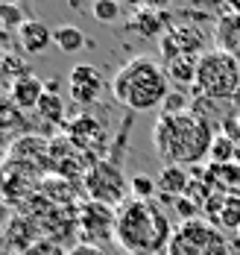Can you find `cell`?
Here are the masks:
<instances>
[{"label":"cell","instance_id":"obj_1","mask_svg":"<svg viewBox=\"0 0 240 255\" xmlns=\"http://www.w3.org/2000/svg\"><path fill=\"white\" fill-rule=\"evenodd\" d=\"M214 135H217L214 121L196 109L182 112V115H164L161 112L156 127H153V147L164 161V167L167 164L199 167V161L208 158V153H211Z\"/></svg>","mask_w":240,"mask_h":255},{"label":"cell","instance_id":"obj_2","mask_svg":"<svg viewBox=\"0 0 240 255\" xmlns=\"http://www.w3.org/2000/svg\"><path fill=\"white\" fill-rule=\"evenodd\" d=\"M167 211L156 200H126L117 208L114 241L129 255H164L173 238Z\"/></svg>","mask_w":240,"mask_h":255},{"label":"cell","instance_id":"obj_3","mask_svg":"<svg viewBox=\"0 0 240 255\" xmlns=\"http://www.w3.org/2000/svg\"><path fill=\"white\" fill-rule=\"evenodd\" d=\"M111 94L129 112H153V109L164 106L167 94H170L167 68L156 62L153 56H135L114 74Z\"/></svg>","mask_w":240,"mask_h":255},{"label":"cell","instance_id":"obj_4","mask_svg":"<svg viewBox=\"0 0 240 255\" xmlns=\"http://www.w3.org/2000/svg\"><path fill=\"white\" fill-rule=\"evenodd\" d=\"M129 127H132V118H126V124H123V129H120L117 144L111 147V155H108V158H100V161H94V164L85 170V194H88V200L111 205V208H120V205L126 203L129 182H126L123 167H120V150H123V141H126Z\"/></svg>","mask_w":240,"mask_h":255},{"label":"cell","instance_id":"obj_5","mask_svg":"<svg viewBox=\"0 0 240 255\" xmlns=\"http://www.w3.org/2000/svg\"><path fill=\"white\" fill-rule=\"evenodd\" d=\"M240 88V62L223 50H205L196 65L193 91L202 100H229Z\"/></svg>","mask_w":240,"mask_h":255},{"label":"cell","instance_id":"obj_6","mask_svg":"<svg viewBox=\"0 0 240 255\" xmlns=\"http://www.w3.org/2000/svg\"><path fill=\"white\" fill-rule=\"evenodd\" d=\"M167 255H232L229 253V241L226 235L211 226L208 220H190V223H179L173 238H170V247Z\"/></svg>","mask_w":240,"mask_h":255},{"label":"cell","instance_id":"obj_7","mask_svg":"<svg viewBox=\"0 0 240 255\" xmlns=\"http://www.w3.org/2000/svg\"><path fill=\"white\" fill-rule=\"evenodd\" d=\"M114 226H117V208L111 205L88 200L77 214L82 244H91V247H100V241H114Z\"/></svg>","mask_w":240,"mask_h":255},{"label":"cell","instance_id":"obj_8","mask_svg":"<svg viewBox=\"0 0 240 255\" xmlns=\"http://www.w3.org/2000/svg\"><path fill=\"white\" fill-rule=\"evenodd\" d=\"M202 32L193 29V26H170L164 35H161V59L164 65L179 59V56H202L199 47H202Z\"/></svg>","mask_w":240,"mask_h":255},{"label":"cell","instance_id":"obj_9","mask_svg":"<svg viewBox=\"0 0 240 255\" xmlns=\"http://www.w3.org/2000/svg\"><path fill=\"white\" fill-rule=\"evenodd\" d=\"M68 82H71V97L80 106H94L103 94V77L94 65H74Z\"/></svg>","mask_w":240,"mask_h":255},{"label":"cell","instance_id":"obj_10","mask_svg":"<svg viewBox=\"0 0 240 255\" xmlns=\"http://www.w3.org/2000/svg\"><path fill=\"white\" fill-rule=\"evenodd\" d=\"M226 18L217 21V50L229 53L240 62V3L223 6Z\"/></svg>","mask_w":240,"mask_h":255},{"label":"cell","instance_id":"obj_11","mask_svg":"<svg viewBox=\"0 0 240 255\" xmlns=\"http://www.w3.org/2000/svg\"><path fill=\"white\" fill-rule=\"evenodd\" d=\"M41 97H44V82L35 77V74H27V77L15 79V82H12V88H9V100L15 103L21 112L38 109Z\"/></svg>","mask_w":240,"mask_h":255},{"label":"cell","instance_id":"obj_12","mask_svg":"<svg viewBox=\"0 0 240 255\" xmlns=\"http://www.w3.org/2000/svg\"><path fill=\"white\" fill-rule=\"evenodd\" d=\"M18 41L27 53H44L50 44H53V32L44 21H35V18H27L21 29H18Z\"/></svg>","mask_w":240,"mask_h":255},{"label":"cell","instance_id":"obj_13","mask_svg":"<svg viewBox=\"0 0 240 255\" xmlns=\"http://www.w3.org/2000/svg\"><path fill=\"white\" fill-rule=\"evenodd\" d=\"M187 182H190L187 170H185V167H176V164H167V167H161L159 179H156V185H159V194H161V197H164L170 205L176 203L179 197H185Z\"/></svg>","mask_w":240,"mask_h":255},{"label":"cell","instance_id":"obj_14","mask_svg":"<svg viewBox=\"0 0 240 255\" xmlns=\"http://www.w3.org/2000/svg\"><path fill=\"white\" fill-rule=\"evenodd\" d=\"M196 65H199V56H179L173 62H167V77L179 85H193L196 82Z\"/></svg>","mask_w":240,"mask_h":255},{"label":"cell","instance_id":"obj_15","mask_svg":"<svg viewBox=\"0 0 240 255\" xmlns=\"http://www.w3.org/2000/svg\"><path fill=\"white\" fill-rule=\"evenodd\" d=\"M53 44L62 53H80L88 44V38H85V32H82L80 26L65 24V26H56L53 29Z\"/></svg>","mask_w":240,"mask_h":255},{"label":"cell","instance_id":"obj_16","mask_svg":"<svg viewBox=\"0 0 240 255\" xmlns=\"http://www.w3.org/2000/svg\"><path fill=\"white\" fill-rule=\"evenodd\" d=\"M235 150H238V144L229 138V135H223V132H217L214 135V144H211V164H232L235 161Z\"/></svg>","mask_w":240,"mask_h":255},{"label":"cell","instance_id":"obj_17","mask_svg":"<svg viewBox=\"0 0 240 255\" xmlns=\"http://www.w3.org/2000/svg\"><path fill=\"white\" fill-rule=\"evenodd\" d=\"M132 29H138L141 35H159L164 29V15H156L153 9H141L132 21Z\"/></svg>","mask_w":240,"mask_h":255},{"label":"cell","instance_id":"obj_18","mask_svg":"<svg viewBox=\"0 0 240 255\" xmlns=\"http://www.w3.org/2000/svg\"><path fill=\"white\" fill-rule=\"evenodd\" d=\"M44 121H50V124H59L62 118H65V103L59 94H50V91H44V97L38 103V109H35Z\"/></svg>","mask_w":240,"mask_h":255},{"label":"cell","instance_id":"obj_19","mask_svg":"<svg viewBox=\"0 0 240 255\" xmlns=\"http://www.w3.org/2000/svg\"><path fill=\"white\" fill-rule=\"evenodd\" d=\"M21 121H24V112H21V109H18L12 100L0 97V132H3V129L21 127Z\"/></svg>","mask_w":240,"mask_h":255},{"label":"cell","instance_id":"obj_20","mask_svg":"<svg viewBox=\"0 0 240 255\" xmlns=\"http://www.w3.org/2000/svg\"><path fill=\"white\" fill-rule=\"evenodd\" d=\"M129 191H132V197L135 200H153L156 194H159V185H156V179H150V176H132L129 179Z\"/></svg>","mask_w":240,"mask_h":255},{"label":"cell","instance_id":"obj_21","mask_svg":"<svg viewBox=\"0 0 240 255\" xmlns=\"http://www.w3.org/2000/svg\"><path fill=\"white\" fill-rule=\"evenodd\" d=\"M91 15H94L100 24H114V21L120 18V3H114V0H97V3L91 6Z\"/></svg>","mask_w":240,"mask_h":255},{"label":"cell","instance_id":"obj_22","mask_svg":"<svg viewBox=\"0 0 240 255\" xmlns=\"http://www.w3.org/2000/svg\"><path fill=\"white\" fill-rule=\"evenodd\" d=\"M217 229L220 232H235L238 235L240 229V208L229 197H226V208H223V214H220V220H217Z\"/></svg>","mask_w":240,"mask_h":255},{"label":"cell","instance_id":"obj_23","mask_svg":"<svg viewBox=\"0 0 240 255\" xmlns=\"http://www.w3.org/2000/svg\"><path fill=\"white\" fill-rule=\"evenodd\" d=\"M0 21H3V26H12V29L18 32L27 18H24V9H21V6H15V3H0Z\"/></svg>","mask_w":240,"mask_h":255},{"label":"cell","instance_id":"obj_24","mask_svg":"<svg viewBox=\"0 0 240 255\" xmlns=\"http://www.w3.org/2000/svg\"><path fill=\"white\" fill-rule=\"evenodd\" d=\"M161 112H164V115H182V112H190L187 97L182 94V91H170L167 100H164V106H161Z\"/></svg>","mask_w":240,"mask_h":255},{"label":"cell","instance_id":"obj_25","mask_svg":"<svg viewBox=\"0 0 240 255\" xmlns=\"http://www.w3.org/2000/svg\"><path fill=\"white\" fill-rule=\"evenodd\" d=\"M173 208L179 211V217H182V223H190V220H199V205L193 203V200H187V197H179L176 203H173Z\"/></svg>","mask_w":240,"mask_h":255},{"label":"cell","instance_id":"obj_26","mask_svg":"<svg viewBox=\"0 0 240 255\" xmlns=\"http://www.w3.org/2000/svg\"><path fill=\"white\" fill-rule=\"evenodd\" d=\"M27 255H68V250H62L53 241H35L27 250Z\"/></svg>","mask_w":240,"mask_h":255},{"label":"cell","instance_id":"obj_27","mask_svg":"<svg viewBox=\"0 0 240 255\" xmlns=\"http://www.w3.org/2000/svg\"><path fill=\"white\" fill-rule=\"evenodd\" d=\"M68 255H106L100 247H91V244H77L74 250H68Z\"/></svg>","mask_w":240,"mask_h":255},{"label":"cell","instance_id":"obj_28","mask_svg":"<svg viewBox=\"0 0 240 255\" xmlns=\"http://www.w3.org/2000/svg\"><path fill=\"white\" fill-rule=\"evenodd\" d=\"M232 106H235V109H238V112H240V88H238V91H235V97H232Z\"/></svg>","mask_w":240,"mask_h":255},{"label":"cell","instance_id":"obj_29","mask_svg":"<svg viewBox=\"0 0 240 255\" xmlns=\"http://www.w3.org/2000/svg\"><path fill=\"white\" fill-rule=\"evenodd\" d=\"M235 164H240V144H238V150H235Z\"/></svg>","mask_w":240,"mask_h":255},{"label":"cell","instance_id":"obj_30","mask_svg":"<svg viewBox=\"0 0 240 255\" xmlns=\"http://www.w3.org/2000/svg\"><path fill=\"white\" fill-rule=\"evenodd\" d=\"M238 124H240V112H238Z\"/></svg>","mask_w":240,"mask_h":255},{"label":"cell","instance_id":"obj_31","mask_svg":"<svg viewBox=\"0 0 240 255\" xmlns=\"http://www.w3.org/2000/svg\"><path fill=\"white\" fill-rule=\"evenodd\" d=\"M0 29H3V21H0Z\"/></svg>","mask_w":240,"mask_h":255},{"label":"cell","instance_id":"obj_32","mask_svg":"<svg viewBox=\"0 0 240 255\" xmlns=\"http://www.w3.org/2000/svg\"><path fill=\"white\" fill-rule=\"evenodd\" d=\"M238 238H240V229H238Z\"/></svg>","mask_w":240,"mask_h":255}]
</instances>
